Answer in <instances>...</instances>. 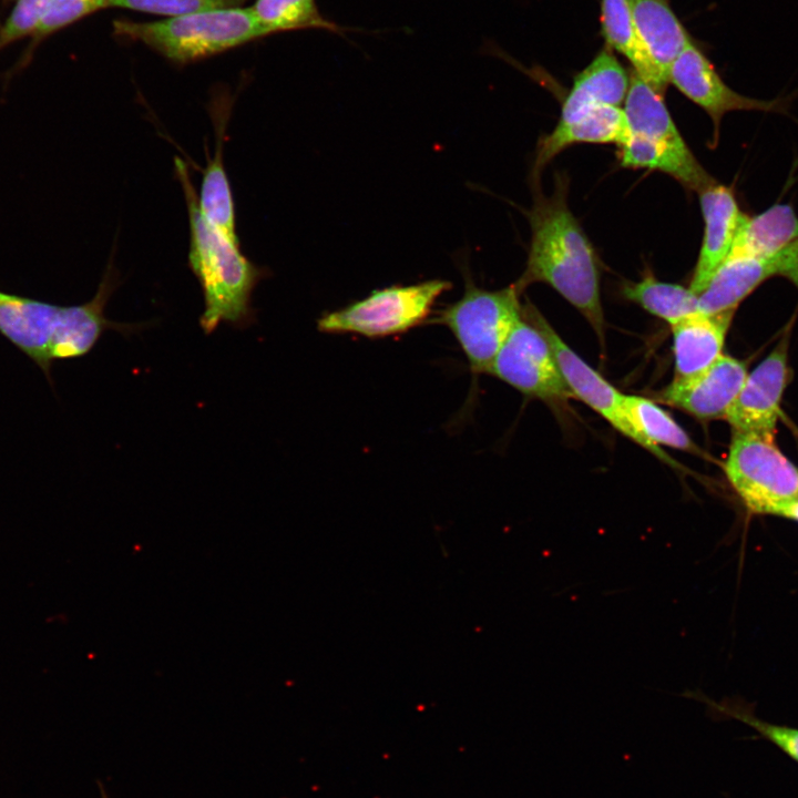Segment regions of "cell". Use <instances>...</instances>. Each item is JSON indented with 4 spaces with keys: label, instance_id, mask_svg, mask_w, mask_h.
Listing matches in <instances>:
<instances>
[{
    "label": "cell",
    "instance_id": "1",
    "mask_svg": "<svg viewBox=\"0 0 798 798\" xmlns=\"http://www.w3.org/2000/svg\"><path fill=\"white\" fill-rule=\"evenodd\" d=\"M532 180L531 245L526 267L514 285L522 293L531 284H548L585 317L603 341L598 266L587 236L569 207V178L556 174L551 195L542 192L539 178Z\"/></svg>",
    "mask_w": 798,
    "mask_h": 798
},
{
    "label": "cell",
    "instance_id": "2",
    "mask_svg": "<svg viewBox=\"0 0 798 798\" xmlns=\"http://www.w3.org/2000/svg\"><path fill=\"white\" fill-rule=\"evenodd\" d=\"M117 284L109 264L93 298L81 305L61 306L0 289V335L35 364L52 385L53 364L88 355L104 331L130 336L143 329V324L115 323L105 316Z\"/></svg>",
    "mask_w": 798,
    "mask_h": 798
},
{
    "label": "cell",
    "instance_id": "3",
    "mask_svg": "<svg viewBox=\"0 0 798 798\" xmlns=\"http://www.w3.org/2000/svg\"><path fill=\"white\" fill-rule=\"evenodd\" d=\"M174 165L188 212V266L198 279L204 297L201 328L206 335L214 332L222 323L247 328L256 323L253 290L267 270L246 258L239 243L205 218L187 164L176 157Z\"/></svg>",
    "mask_w": 798,
    "mask_h": 798
},
{
    "label": "cell",
    "instance_id": "4",
    "mask_svg": "<svg viewBox=\"0 0 798 798\" xmlns=\"http://www.w3.org/2000/svg\"><path fill=\"white\" fill-rule=\"evenodd\" d=\"M661 92L634 71L623 104L628 134L618 145L622 166L664 172L700 192L716 183L689 150Z\"/></svg>",
    "mask_w": 798,
    "mask_h": 798
},
{
    "label": "cell",
    "instance_id": "5",
    "mask_svg": "<svg viewBox=\"0 0 798 798\" xmlns=\"http://www.w3.org/2000/svg\"><path fill=\"white\" fill-rule=\"evenodd\" d=\"M117 37L139 41L176 63L197 61L266 37L250 8L218 9L155 21L115 20Z\"/></svg>",
    "mask_w": 798,
    "mask_h": 798
},
{
    "label": "cell",
    "instance_id": "6",
    "mask_svg": "<svg viewBox=\"0 0 798 798\" xmlns=\"http://www.w3.org/2000/svg\"><path fill=\"white\" fill-rule=\"evenodd\" d=\"M520 295L514 284L487 290L477 287L467 275L462 297L432 320L453 334L473 376L489 374L497 354L522 318Z\"/></svg>",
    "mask_w": 798,
    "mask_h": 798
},
{
    "label": "cell",
    "instance_id": "7",
    "mask_svg": "<svg viewBox=\"0 0 798 798\" xmlns=\"http://www.w3.org/2000/svg\"><path fill=\"white\" fill-rule=\"evenodd\" d=\"M726 477L748 512L787 518L798 502V468L775 440L734 432Z\"/></svg>",
    "mask_w": 798,
    "mask_h": 798
},
{
    "label": "cell",
    "instance_id": "8",
    "mask_svg": "<svg viewBox=\"0 0 798 798\" xmlns=\"http://www.w3.org/2000/svg\"><path fill=\"white\" fill-rule=\"evenodd\" d=\"M450 288L448 280L430 279L376 289L364 299L324 314L317 326L323 332H348L368 338L402 334L422 324L436 300Z\"/></svg>",
    "mask_w": 798,
    "mask_h": 798
},
{
    "label": "cell",
    "instance_id": "9",
    "mask_svg": "<svg viewBox=\"0 0 798 798\" xmlns=\"http://www.w3.org/2000/svg\"><path fill=\"white\" fill-rule=\"evenodd\" d=\"M489 374L521 393L549 403L573 398L548 341L523 316L497 354Z\"/></svg>",
    "mask_w": 798,
    "mask_h": 798
},
{
    "label": "cell",
    "instance_id": "10",
    "mask_svg": "<svg viewBox=\"0 0 798 798\" xmlns=\"http://www.w3.org/2000/svg\"><path fill=\"white\" fill-rule=\"evenodd\" d=\"M522 316L545 338L556 359L563 380L573 398L598 413L614 429L636 444L640 439L623 410V396L613 385L585 362L554 330L540 311L526 304Z\"/></svg>",
    "mask_w": 798,
    "mask_h": 798
},
{
    "label": "cell",
    "instance_id": "11",
    "mask_svg": "<svg viewBox=\"0 0 798 798\" xmlns=\"http://www.w3.org/2000/svg\"><path fill=\"white\" fill-rule=\"evenodd\" d=\"M788 337L747 374L724 419L734 432L775 440L780 403L788 383Z\"/></svg>",
    "mask_w": 798,
    "mask_h": 798
},
{
    "label": "cell",
    "instance_id": "12",
    "mask_svg": "<svg viewBox=\"0 0 798 798\" xmlns=\"http://www.w3.org/2000/svg\"><path fill=\"white\" fill-rule=\"evenodd\" d=\"M668 81L712 117L715 131L725 113L730 111L782 112L781 100H758L739 94L719 76L707 57L690 42L675 59Z\"/></svg>",
    "mask_w": 798,
    "mask_h": 798
},
{
    "label": "cell",
    "instance_id": "13",
    "mask_svg": "<svg viewBox=\"0 0 798 798\" xmlns=\"http://www.w3.org/2000/svg\"><path fill=\"white\" fill-rule=\"evenodd\" d=\"M746 365L722 354L700 372L673 379L658 393V401L697 419H724L747 377Z\"/></svg>",
    "mask_w": 798,
    "mask_h": 798
},
{
    "label": "cell",
    "instance_id": "14",
    "mask_svg": "<svg viewBox=\"0 0 798 798\" xmlns=\"http://www.w3.org/2000/svg\"><path fill=\"white\" fill-rule=\"evenodd\" d=\"M698 193L705 229L688 287L696 296L729 254L743 215L732 188L716 182Z\"/></svg>",
    "mask_w": 798,
    "mask_h": 798
},
{
    "label": "cell",
    "instance_id": "15",
    "mask_svg": "<svg viewBox=\"0 0 798 798\" xmlns=\"http://www.w3.org/2000/svg\"><path fill=\"white\" fill-rule=\"evenodd\" d=\"M735 310L715 314L696 311L672 325L674 378L694 376L722 354Z\"/></svg>",
    "mask_w": 798,
    "mask_h": 798
},
{
    "label": "cell",
    "instance_id": "16",
    "mask_svg": "<svg viewBox=\"0 0 798 798\" xmlns=\"http://www.w3.org/2000/svg\"><path fill=\"white\" fill-rule=\"evenodd\" d=\"M636 35L661 79L668 85L669 69L692 42L668 0H627Z\"/></svg>",
    "mask_w": 798,
    "mask_h": 798
},
{
    "label": "cell",
    "instance_id": "17",
    "mask_svg": "<svg viewBox=\"0 0 798 798\" xmlns=\"http://www.w3.org/2000/svg\"><path fill=\"white\" fill-rule=\"evenodd\" d=\"M630 86V76L610 48L603 49L580 72L564 99L559 124H566L597 106L621 108Z\"/></svg>",
    "mask_w": 798,
    "mask_h": 798
},
{
    "label": "cell",
    "instance_id": "18",
    "mask_svg": "<svg viewBox=\"0 0 798 798\" xmlns=\"http://www.w3.org/2000/svg\"><path fill=\"white\" fill-rule=\"evenodd\" d=\"M784 249L768 258L726 257L705 289L697 295L698 311L736 309L758 285L781 273Z\"/></svg>",
    "mask_w": 798,
    "mask_h": 798
},
{
    "label": "cell",
    "instance_id": "19",
    "mask_svg": "<svg viewBox=\"0 0 798 798\" xmlns=\"http://www.w3.org/2000/svg\"><path fill=\"white\" fill-rule=\"evenodd\" d=\"M628 130L622 108L603 105L543 136L536 149L532 178H539L543 167L564 149L577 143L621 144Z\"/></svg>",
    "mask_w": 798,
    "mask_h": 798
},
{
    "label": "cell",
    "instance_id": "20",
    "mask_svg": "<svg viewBox=\"0 0 798 798\" xmlns=\"http://www.w3.org/2000/svg\"><path fill=\"white\" fill-rule=\"evenodd\" d=\"M798 239V217L788 204H775L765 212L743 213L727 257L768 258Z\"/></svg>",
    "mask_w": 798,
    "mask_h": 798
},
{
    "label": "cell",
    "instance_id": "21",
    "mask_svg": "<svg viewBox=\"0 0 798 798\" xmlns=\"http://www.w3.org/2000/svg\"><path fill=\"white\" fill-rule=\"evenodd\" d=\"M216 131V145L213 157L204 170L200 208L205 218L232 241L239 243L235 227V209L231 185L223 164L225 127L229 116V104H214L212 112Z\"/></svg>",
    "mask_w": 798,
    "mask_h": 798
},
{
    "label": "cell",
    "instance_id": "22",
    "mask_svg": "<svg viewBox=\"0 0 798 798\" xmlns=\"http://www.w3.org/2000/svg\"><path fill=\"white\" fill-rule=\"evenodd\" d=\"M624 415L640 439L641 447L669 464L673 460L661 449L665 446L690 453H699L697 446L672 416L651 399L623 396Z\"/></svg>",
    "mask_w": 798,
    "mask_h": 798
},
{
    "label": "cell",
    "instance_id": "23",
    "mask_svg": "<svg viewBox=\"0 0 798 798\" xmlns=\"http://www.w3.org/2000/svg\"><path fill=\"white\" fill-rule=\"evenodd\" d=\"M601 23L607 48L623 54L640 78L664 94L667 84L658 75L636 35L628 1L601 0Z\"/></svg>",
    "mask_w": 798,
    "mask_h": 798
},
{
    "label": "cell",
    "instance_id": "24",
    "mask_svg": "<svg viewBox=\"0 0 798 798\" xmlns=\"http://www.w3.org/2000/svg\"><path fill=\"white\" fill-rule=\"evenodd\" d=\"M266 37L273 33L316 29L345 37L357 29L327 19L316 0H255L250 7Z\"/></svg>",
    "mask_w": 798,
    "mask_h": 798
},
{
    "label": "cell",
    "instance_id": "25",
    "mask_svg": "<svg viewBox=\"0 0 798 798\" xmlns=\"http://www.w3.org/2000/svg\"><path fill=\"white\" fill-rule=\"evenodd\" d=\"M622 295L671 326L698 311L697 296L688 287L658 280L649 273L623 285Z\"/></svg>",
    "mask_w": 798,
    "mask_h": 798
},
{
    "label": "cell",
    "instance_id": "26",
    "mask_svg": "<svg viewBox=\"0 0 798 798\" xmlns=\"http://www.w3.org/2000/svg\"><path fill=\"white\" fill-rule=\"evenodd\" d=\"M690 697L699 699L707 706L725 717L736 719L751 729L764 739L770 741L791 760L798 764V728L781 724L770 723L757 717L749 708L739 706L736 703H716L700 694L690 693Z\"/></svg>",
    "mask_w": 798,
    "mask_h": 798
},
{
    "label": "cell",
    "instance_id": "27",
    "mask_svg": "<svg viewBox=\"0 0 798 798\" xmlns=\"http://www.w3.org/2000/svg\"><path fill=\"white\" fill-rule=\"evenodd\" d=\"M247 0H110L109 8L170 17L242 7Z\"/></svg>",
    "mask_w": 798,
    "mask_h": 798
},
{
    "label": "cell",
    "instance_id": "28",
    "mask_svg": "<svg viewBox=\"0 0 798 798\" xmlns=\"http://www.w3.org/2000/svg\"><path fill=\"white\" fill-rule=\"evenodd\" d=\"M110 0H51L34 37L55 32L95 11L109 8Z\"/></svg>",
    "mask_w": 798,
    "mask_h": 798
},
{
    "label": "cell",
    "instance_id": "29",
    "mask_svg": "<svg viewBox=\"0 0 798 798\" xmlns=\"http://www.w3.org/2000/svg\"><path fill=\"white\" fill-rule=\"evenodd\" d=\"M51 0H17L0 29V49L29 34H34Z\"/></svg>",
    "mask_w": 798,
    "mask_h": 798
},
{
    "label": "cell",
    "instance_id": "30",
    "mask_svg": "<svg viewBox=\"0 0 798 798\" xmlns=\"http://www.w3.org/2000/svg\"><path fill=\"white\" fill-rule=\"evenodd\" d=\"M780 275L787 277L798 287V239L784 249Z\"/></svg>",
    "mask_w": 798,
    "mask_h": 798
},
{
    "label": "cell",
    "instance_id": "31",
    "mask_svg": "<svg viewBox=\"0 0 798 798\" xmlns=\"http://www.w3.org/2000/svg\"><path fill=\"white\" fill-rule=\"evenodd\" d=\"M787 518L798 521V502L792 507Z\"/></svg>",
    "mask_w": 798,
    "mask_h": 798
},
{
    "label": "cell",
    "instance_id": "32",
    "mask_svg": "<svg viewBox=\"0 0 798 798\" xmlns=\"http://www.w3.org/2000/svg\"><path fill=\"white\" fill-rule=\"evenodd\" d=\"M101 798H109L106 794H102Z\"/></svg>",
    "mask_w": 798,
    "mask_h": 798
}]
</instances>
